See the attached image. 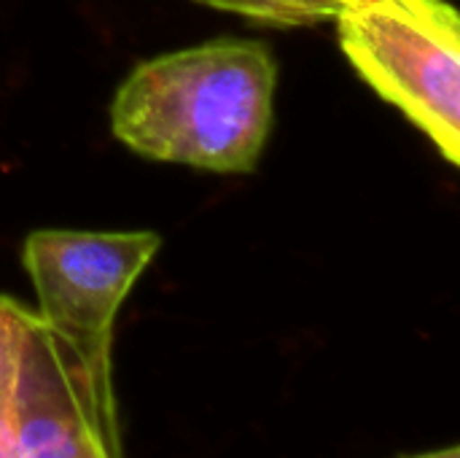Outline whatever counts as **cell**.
<instances>
[{"mask_svg": "<svg viewBox=\"0 0 460 458\" xmlns=\"http://www.w3.org/2000/svg\"><path fill=\"white\" fill-rule=\"evenodd\" d=\"M278 59L264 40L216 38L137 62L116 86L111 132L137 157L253 173L270 140Z\"/></svg>", "mask_w": 460, "mask_h": 458, "instance_id": "1", "label": "cell"}, {"mask_svg": "<svg viewBox=\"0 0 460 458\" xmlns=\"http://www.w3.org/2000/svg\"><path fill=\"white\" fill-rule=\"evenodd\" d=\"M162 248L151 229L84 232L35 229L24 238L22 265L35 289V313L81 356L102 424L121 445L113 383L116 316Z\"/></svg>", "mask_w": 460, "mask_h": 458, "instance_id": "2", "label": "cell"}, {"mask_svg": "<svg viewBox=\"0 0 460 458\" xmlns=\"http://www.w3.org/2000/svg\"><path fill=\"white\" fill-rule=\"evenodd\" d=\"M337 40L353 70L460 162V19L450 0H345Z\"/></svg>", "mask_w": 460, "mask_h": 458, "instance_id": "3", "label": "cell"}, {"mask_svg": "<svg viewBox=\"0 0 460 458\" xmlns=\"http://www.w3.org/2000/svg\"><path fill=\"white\" fill-rule=\"evenodd\" d=\"M19 458H124L81 356L30 308L19 359Z\"/></svg>", "mask_w": 460, "mask_h": 458, "instance_id": "4", "label": "cell"}, {"mask_svg": "<svg viewBox=\"0 0 460 458\" xmlns=\"http://www.w3.org/2000/svg\"><path fill=\"white\" fill-rule=\"evenodd\" d=\"M27 313L24 302L0 294V458H19V359Z\"/></svg>", "mask_w": 460, "mask_h": 458, "instance_id": "5", "label": "cell"}, {"mask_svg": "<svg viewBox=\"0 0 460 458\" xmlns=\"http://www.w3.org/2000/svg\"><path fill=\"white\" fill-rule=\"evenodd\" d=\"M270 27H315L332 22L345 0H197Z\"/></svg>", "mask_w": 460, "mask_h": 458, "instance_id": "6", "label": "cell"}, {"mask_svg": "<svg viewBox=\"0 0 460 458\" xmlns=\"http://www.w3.org/2000/svg\"><path fill=\"white\" fill-rule=\"evenodd\" d=\"M402 458H460L458 445H447V448H437V451H426V454H412V456Z\"/></svg>", "mask_w": 460, "mask_h": 458, "instance_id": "7", "label": "cell"}]
</instances>
